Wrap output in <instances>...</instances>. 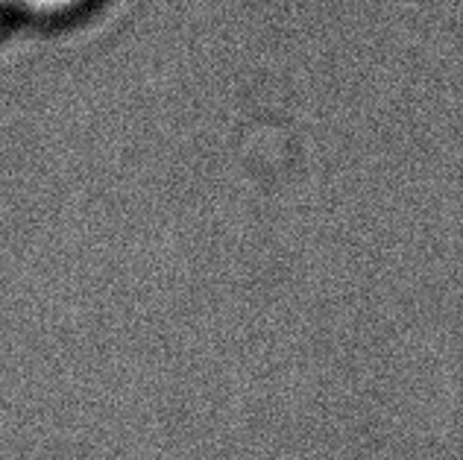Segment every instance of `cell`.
I'll return each instance as SVG.
<instances>
[{"label":"cell","instance_id":"obj_1","mask_svg":"<svg viewBox=\"0 0 463 460\" xmlns=\"http://www.w3.org/2000/svg\"><path fill=\"white\" fill-rule=\"evenodd\" d=\"M15 4L27 9H39V12H59V9L80 4V0H15Z\"/></svg>","mask_w":463,"mask_h":460}]
</instances>
